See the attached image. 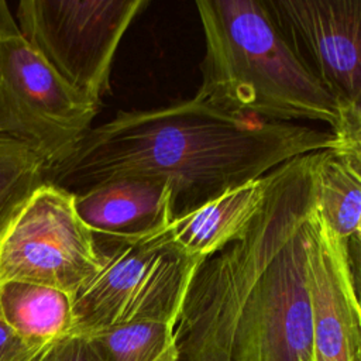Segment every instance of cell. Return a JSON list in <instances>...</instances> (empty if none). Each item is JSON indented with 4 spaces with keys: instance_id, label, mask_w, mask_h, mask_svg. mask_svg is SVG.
<instances>
[{
    "instance_id": "obj_5",
    "label": "cell",
    "mask_w": 361,
    "mask_h": 361,
    "mask_svg": "<svg viewBox=\"0 0 361 361\" xmlns=\"http://www.w3.org/2000/svg\"><path fill=\"white\" fill-rule=\"evenodd\" d=\"M99 104L71 86L16 25L0 31V133L49 168L69 157L92 128Z\"/></svg>"
},
{
    "instance_id": "obj_17",
    "label": "cell",
    "mask_w": 361,
    "mask_h": 361,
    "mask_svg": "<svg viewBox=\"0 0 361 361\" xmlns=\"http://www.w3.org/2000/svg\"><path fill=\"white\" fill-rule=\"evenodd\" d=\"M35 361H99L89 338L68 334L51 344Z\"/></svg>"
},
{
    "instance_id": "obj_14",
    "label": "cell",
    "mask_w": 361,
    "mask_h": 361,
    "mask_svg": "<svg viewBox=\"0 0 361 361\" xmlns=\"http://www.w3.org/2000/svg\"><path fill=\"white\" fill-rule=\"evenodd\" d=\"M99 361H179L175 326L135 322L86 336Z\"/></svg>"
},
{
    "instance_id": "obj_7",
    "label": "cell",
    "mask_w": 361,
    "mask_h": 361,
    "mask_svg": "<svg viewBox=\"0 0 361 361\" xmlns=\"http://www.w3.org/2000/svg\"><path fill=\"white\" fill-rule=\"evenodd\" d=\"M102 267L103 255L76 213L73 193L48 180L0 238V282L38 283L73 298Z\"/></svg>"
},
{
    "instance_id": "obj_9",
    "label": "cell",
    "mask_w": 361,
    "mask_h": 361,
    "mask_svg": "<svg viewBox=\"0 0 361 361\" xmlns=\"http://www.w3.org/2000/svg\"><path fill=\"white\" fill-rule=\"evenodd\" d=\"M313 361H354L361 345V307L353 290L347 248L314 209L307 223Z\"/></svg>"
},
{
    "instance_id": "obj_21",
    "label": "cell",
    "mask_w": 361,
    "mask_h": 361,
    "mask_svg": "<svg viewBox=\"0 0 361 361\" xmlns=\"http://www.w3.org/2000/svg\"><path fill=\"white\" fill-rule=\"evenodd\" d=\"M354 361H361V345H360V348H358V351H357V354H355Z\"/></svg>"
},
{
    "instance_id": "obj_11",
    "label": "cell",
    "mask_w": 361,
    "mask_h": 361,
    "mask_svg": "<svg viewBox=\"0 0 361 361\" xmlns=\"http://www.w3.org/2000/svg\"><path fill=\"white\" fill-rule=\"evenodd\" d=\"M268 186L269 173L234 186L173 219L168 233L186 254L204 259L245 231L262 207Z\"/></svg>"
},
{
    "instance_id": "obj_18",
    "label": "cell",
    "mask_w": 361,
    "mask_h": 361,
    "mask_svg": "<svg viewBox=\"0 0 361 361\" xmlns=\"http://www.w3.org/2000/svg\"><path fill=\"white\" fill-rule=\"evenodd\" d=\"M47 348L21 340L7 324L0 307V361H35Z\"/></svg>"
},
{
    "instance_id": "obj_6",
    "label": "cell",
    "mask_w": 361,
    "mask_h": 361,
    "mask_svg": "<svg viewBox=\"0 0 361 361\" xmlns=\"http://www.w3.org/2000/svg\"><path fill=\"white\" fill-rule=\"evenodd\" d=\"M147 0H23L24 38L85 97L100 106L118 45Z\"/></svg>"
},
{
    "instance_id": "obj_2",
    "label": "cell",
    "mask_w": 361,
    "mask_h": 361,
    "mask_svg": "<svg viewBox=\"0 0 361 361\" xmlns=\"http://www.w3.org/2000/svg\"><path fill=\"white\" fill-rule=\"evenodd\" d=\"M334 147L331 131L233 113L193 96L118 111L92 127L48 169V182L79 192L114 179L157 180L169 188L176 219L298 157Z\"/></svg>"
},
{
    "instance_id": "obj_8",
    "label": "cell",
    "mask_w": 361,
    "mask_h": 361,
    "mask_svg": "<svg viewBox=\"0 0 361 361\" xmlns=\"http://www.w3.org/2000/svg\"><path fill=\"white\" fill-rule=\"evenodd\" d=\"M303 65L338 107L361 114V0H267Z\"/></svg>"
},
{
    "instance_id": "obj_10",
    "label": "cell",
    "mask_w": 361,
    "mask_h": 361,
    "mask_svg": "<svg viewBox=\"0 0 361 361\" xmlns=\"http://www.w3.org/2000/svg\"><path fill=\"white\" fill-rule=\"evenodd\" d=\"M72 193L76 213L102 255L161 233L173 220L171 190L157 180L114 179Z\"/></svg>"
},
{
    "instance_id": "obj_3",
    "label": "cell",
    "mask_w": 361,
    "mask_h": 361,
    "mask_svg": "<svg viewBox=\"0 0 361 361\" xmlns=\"http://www.w3.org/2000/svg\"><path fill=\"white\" fill-rule=\"evenodd\" d=\"M204 54L196 97L264 120L338 121L334 97L303 65L265 1L197 0Z\"/></svg>"
},
{
    "instance_id": "obj_13",
    "label": "cell",
    "mask_w": 361,
    "mask_h": 361,
    "mask_svg": "<svg viewBox=\"0 0 361 361\" xmlns=\"http://www.w3.org/2000/svg\"><path fill=\"white\" fill-rule=\"evenodd\" d=\"M316 210L326 224L347 240L361 220V176L334 149L317 152L313 166Z\"/></svg>"
},
{
    "instance_id": "obj_16",
    "label": "cell",
    "mask_w": 361,
    "mask_h": 361,
    "mask_svg": "<svg viewBox=\"0 0 361 361\" xmlns=\"http://www.w3.org/2000/svg\"><path fill=\"white\" fill-rule=\"evenodd\" d=\"M337 154L361 161V114L350 107H340V116L331 128Z\"/></svg>"
},
{
    "instance_id": "obj_1",
    "label": "cell",
    "mask_w": 361,
    "mask_h": 361,
    "mask_svg": "<svg viewBox=\"0 0 361 361\" xmlns=\"http://www.w3.org/2000/svg\"><path fill=\"white\" fill-rule=\"evenodd\" d=\"M317 152L271 171L245 231L196 267L175 324L179 361H313L307 223Z\"/></svg>"
},
{
    "instance_id": "obj_12",
    "label": "cell",
    "mask_w": 361,
    "mask_h": 361,
    "mask_svg": "<svg viewBox=\"0 0 361 361\" xmlns=\"http://www.w3.org/2000/svg\"><path fill=\"white\" fill-rule=\"evenodd\" d=\"M0 307L13 331L31 345L49 347L72 330L73 298L51 286L0 282Z\"/></svg>"
},
{
    "instance_id": "obj_22",
    "label": "cell",
    "mask_w": 361,
    "mask_h": 361,
    "mask_svg": "<svg viewBox=\"0 0 361 361\" xmlns=\"http://www.w3.org/2000/svg\"><path fill=\"white\" fill-rule=\"evenodd\" d=\"M355 234H357L358 237H361V220H360V223H358V227H357V230H355Z\"/></svg>"
},
{
    "instance_id": "obj_20",
    "label": "cell",
    "mask_w": 361,
    "mask_h": 361,
    "mask_svg": "<svg viewBox=\"0 0 361 361\" xmlns=\"http://www.w3.org/2000/svg\"><path fill=\"white\" fill-rule=\"evenodd\" d=\"M341 157H343V155H341ZM343 158H345V161L350 164V166L361 176V161L354 159V158H348V157H343Z\"/></svg>"
},
{
    "instance_id": "obj_15",
    "label": "cell",
    "mask_w": 361,
    "mask_h": 361,
    "mask_svg": "<svg viewBox=\"0 0 361 361\" xmlns=\"http://www.w3.org/2000/svg\"><path fill=\"white\" fill-rule=\"evenodd\" d=\"M47 180V164L27 145L0 133V238Z\"/></svg>"
},
{
    "instance_id": "obj_19",
    "label": "cell",
    "mask_w": 361,
    "mask_h": 361,
    "mask_svg": "<svg viewBox=\"0 0 361 361\" xmlns=\"http://www.w3.org/2000/svg\"><path fill=\"white\" fill-rule=\"evenodd\" d=\"M345 248L353 290L361 307V237L357 234L348 237L345 241Z\"/></svg>"
},
{
    "instance_id": "obj_4",
    "label": "cell",
    "mask_w": 361,
    "mask_h": 361,
    "mask_svg": "<svg viewBox=\"0 0 361 361\" xmlns=\"http://www.w3.org/2000/svg\"><path fill=\"white\" fill-rule=\"evenodd\" d=\"M200 261L186 254L168 228L103 254L99 274L73 296L69 334L89 336L135 322L175 326Z\"/></svg>"
}]
</instances>
